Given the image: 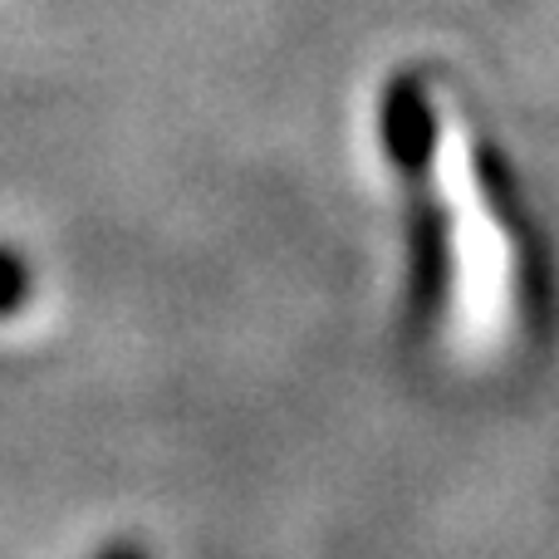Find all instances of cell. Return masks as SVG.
Instances as JSON below:
<instances>
[{
	"label": "cell",
	"mask_w": 559,
	"mask_h": 559,
	"mask_svg": "<svg viewBox=\"0 0 559 559\" xmlns=\"http://www.w3.org/2000/svg\"><path fill=\"white\" fill-rule=\"evenodd\" d=\"M29 289H35V275H29L25 255L0 241V319L20 314V309L29 305Z\"/></svg>",
	"instance_id": "277c9868"
},
{
	"label": "cell",
	"mask_w": 559,
	"mask_h": 559,
	"mask_svg": "<svg viewBox=\"0 0 559 559\" xmlns=\"http://www.w3.org/2000/svg\"><path fill=\"white\" fill-rule=\"evenodd\" d=\"M476 173H481V192H486V206H491V216L501 222V231L511 236L515 246V261H521V289H525V314H531V324L540 329L545 314H550V261H545V236L535 231L531 212H525V197L521 187H515L511 167H506V157L496 153V147H481L476 153Z\"/></svg>",
	"instance_id": "7a4b0ae2"
},
{
	"label": "cell",
	"mask_w": 559,
	"mask_h": 559,
	"mask_svg": "<svg viewBox=\"0 0 559 559\" xmlns=\"http://www.w3.org/2000/svg\"><path fill=\"white\" fill-rule=\"evenodd\" d=\"M94 559H153V550H147L143 540H114V545H104Z\"/></svg>",
	"instance_id": "5b68a950"
},
{
	"label": "cell",
	"mask_w": 559,
	"mask_h": 559,
	"mask_svg": "<svg viewBox=\"0 0 559 559\" xmlns=\"http://www.w3.org/2000/svg\"><path fill=\"white\" fill-rule=\"evenodd\" d=\"M407 192V275H403V329L407 338L432 334L447 319V299H452V222L447 206L432 187V173L403 177Z\"/></svg>",
	"instance_id": "6da1fadb"
},
{
	"label": "cell",
	"mask_w": 559,
	"mask_h": 559,
	"mask_svg": "<svg viewBox=\"0 0 559 559\" xmlns=\"http://www.w3.org/2000/svg\"><path fill=\"white\" fill-rule=\"evenodd\" d=\"M378 138L388 163L403 177L432 173L437 163V108L427 94V79L417 69H397L378 98Z\"/></svg>",
	"instance_id": "3957f363"
}]
</instances>
